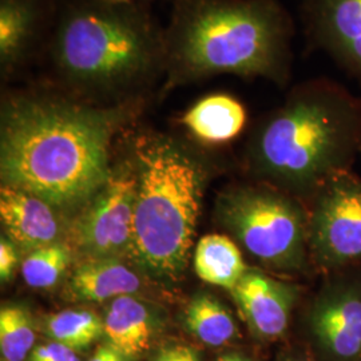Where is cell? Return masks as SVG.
I'll use <instances>...</instances> for the list:
<instances>
[{"label":"cell","instance_id":"4","mask_svg":"<svg viewBox=\"0 0 361 361\" xmlns=\"http://www.w3.org/2000/svg\"><path fill=\"white\" fill-rule=\"evenodd\" d=\"M361 154V98L329 78L295 86L285 104L265 116L246 147L258 176L314 193Z\"/></svg>","mask_w":361,"mask_h":361},{"label":"cell","instance_id":"28","mask_svg":"<svg viewBox=\"0 0 361 361\" xmlns=\"http://www.w3.org/2000/svg\"><path fill=\"white\" fill-rule=\"evenodd\" d=\"M290 361H308V360H290Z\"/></svg>","mask_w":361,"mask_h":361},{"label":"cell","instance_id":"25","mask_svg":"<svg viewBox=\"0 0 361 361\" xmlns=\"http://www.w3.org/2000/svg\"><path fill=\"white\" fill-rule=\"evenodd\" d=\"M123 356L116 352L111 345L109 347H99L95 350L94 356L89 361H119Z\"/></svg>","mask_w":361,"mask_h":361},{"label":"cell","instance_id":"11","mask_svg":"<svg viewBox=\"0 0 361 361\" xmlns=\"http://www.w3.org/2000/svg\"><path fill=\"white\" fill-rule=\"evenodd\" d=\"M317 343L338 360L361 357V281L341 279L324 288L310 310Z\"/></svg>","mask_w":361,"mask_h":361},{"label":"cell","instance_id":"15","mask_svg":"<svg viewBox=\"0 0 361 361\" xmlns=\"http://www.w3.org/2000/svg\"><path fill=\"white\" fill-rule=\"evenodd\" d=\"M141 286L140 277L113 258H91L79 264L70 276L67 292L77 301L102 302L133 296Z\"/></svg>","mask_w":361,"mask_h":361},{"label":"cell","instance_id":"6","mask_svg":"<svg viewBox=\"0 0 361 361\" xmlns=\"http://www.w3.org/2000/svg\"><path fill=\"white\" fill-rule=\"evenodd\" d=\"M219 219L253 257L277 271L308 268V222L302 207L271 188L241 186L222 195Z\"/></svg>","mask_w":361,"mask_h":361},{"label":"cell","instance_id":"19","mask_svg":"<svg viewBox=\"0 0 361 361\" xmlns=\"http://www.w3.org/2000/svg\"><path fill=\"white\" fill-rule=\"evenodd\" d=\"M44 332L52 341L74 350L90 347L104 335V320L87 310H66L46 317Z\"/></svg>","mask_w":361,"mask_h":361},{"label":"cell","instance_id":"12","mask_svg":"<svg viewBox=\"0 0 361 361\" xmlns=\"http://www.w3.org/2000/svg\"><path fill=\"white\" fill-rule=\"evenodd\" d=\"M231 293L250 334L271 341L286 332L300 289L249 269Z\"/></svg>","mask_w":361,"mask_h":361},{"label":"cell","instance_id":"14","mask_svg":"<svg viewBox=\"0 0 361 361\" xmlns=\"http://www.w3.org/2000/svg\"><path fill=\"white\" fill-rule=\"evenodd\" d=\"M180 125L195 141L222 145L235 140L247 122L245 104L229 92H210L180 116Z\"/></svg>","mask_w":361,"mask_h":361},{"label":"cell","instance_id":"3","mask_svg":"<svg viewBox=\"0 0 361 361\" xmlns=\"http://www.w3.org/2000/svg\"><path fill=\"white\" fill-rule=\"evenodd\" d=\"M295 22L280 0H173L158 95L219 75L292 78Z\"/></svg>","mask_w":361,"mask_h":361},{"label":"cell","instance_id":"17","mask_svg":"<svg viewBox=\"0 0 361 361\" xmlns=\"http://www.w3.org/2000/svg\"><path fill=\"white\" fill-rule=\"evenodd\" d=\"M194 271L207 284L232 292L249 268L238 246L229 237L207 234L195 246Z\"/></svg>","mask_w":361,"mask_h":361},{"label":"cell","instance_id":"5","mask_svg":"<svg viewBox=\"0 0 361 361\" xmlns=\"http://www.w3.org/2000/svg\"><path fill=\"white\" fill-rule=\"evenodd\" d=\"M128 149L137 171L130 257L153 277L176 280L193 246L207 176L204 159L178 138L154 131L131 137Z\"/></svg>","mask_w":361,"mask_h":361},{"label":"cell","instance_id":"24","mask_svg":"<svg viewBox=\"0 0 361 361\" xmlns=\"http://www.w3.org/2000/svg\"><path fill=\"white\" fill-rule=\"evenodd\" d=\"M154 361H201V356L189 345L171 344L159 349Z\"/></svg>","mask_w":361,"mask_h":361},{"label":"cell","instance_id":"2","mask_svg":"<svg viewBox=\"0 0 361 361\" xmlns=\"http://www.w3.org/2000/svg\"><path fill=\"white\" fill-rule=\"evenodd\" d=\"M38 70V82L87 104L145 101L165 75L164 28L152 4L61 0Z\"/></svg>","mask_w":361,"mask_h":361},{"label":"cell","instance_id":"21","mask_svg":"<svg viewBox=\"0 0 361 361\" xmlns=\"http://www.w3.org/2000/svg\"><path fill=\"white\" fill-rule=\"evenodd\" d=\"M71 261V252L58 241L28 253L22 264V276L28 286L35 289H50L65 274Z\"/></svg>","mask_w":361,"mask_h":361},{"label":"cell","instance_id":"29","mask_svg":"<svg viewBox=\"0 0 361 361\" xmlns=\"http://www.w3.org/2000/svg\"><path fill=\"white\" fill-rule=\"evenodd\" d=\"M119 361H125V360H123V357H122V359H121V360H119Z\"/></svg>","mask_w":361,"mask_h":361},{"label":"cell","instance_id":"26","mask_svg":"<svg viewBox=\"0 0 361 361\" xmlns=\"http://www.w3.org/2000/svg\"><path fill=\"white\" fill-rule=\"evenodd\" d=\"M217 361H253L252 359H249L247 356H245L244 353H240V352H229V353H225L222 356H219Z\"/></svg>","mask_w":361,"mask_h":361},{"label":"cell","instance_id":"22","mask_svg":"<svg viewBox=\"0 0 361 361\" xmlns=\"http://www.w3.org/2000/svg\"><path fill=\"white\" fill-rule=\"evenodd\" d=\"M28 361H80V359L77 350L58 341H50L32 349Z\"/></svg>","mask_w":361,"mask_h":361},{"label":"cell","instance_id":"16","mask_svg":"<svg viewBox=\"0 0 361 361\" xmlns=\"http://www.w3.org/2000/svg\"><path fill=\"white\" fill-rule=\"evenodd\" d=\"M104 328L110 345L126 359H135L150 347L152 316L135 297L114 298L106 313Z\"/></svg>","mask_w":361,"mask_h":361},{"label":"cell","instance_id":"8","mask_svg":"<svg viewBox=\"0 0 361 361\" xmlns=\"http://www.w3.org/2000/svg\"><path fill=\"white\" fill-rule=\"evenodd\" d=\"M137 197V171L128 159L113 168L110 180L97 194L75 225L77 245L90 258L131 256Z\"/></svg>","mask_w":361,"mask_h":361},{"label":"cell","instance_id":"7","mask_svg":"<svg viewBox=\"0 0 361 361\" xmlns=\"http://www.w3.org/2000/svg\"><path fill=\"white\" fill-rule=\"evenodd\" d=\"M310 258L324 271L361 259V178L337 173L314 194L308 222Z\"/></svg>","mask_w":361,"mask_h":361},{"label":"cell","instance_id":"9","mask_svg":"<svg viewBox=\"0 0 361 361\" xmlns=\"http://www.w3.org/2000/svg\"><path fill=\"white\" fill-rule=\"evenodd\" d=\"M61 0H0V79L22 80L38 70Z\"/></svg>","mask_w":361,"mask_h":361},{"label":"cell","instance_id":"10","mask_svg":"<svg viewBox=\"0 0 361 361\" xmlns=\"http://www.w3.org/2000/svg\"><path fill=\"white\" fill-rule=\"evenodd\" d=\"M300 18L308 51H323L361 82V0H302Z\"/></svg>","mask_w":361,"mask_h":361},{"label":"cell","instance_id":"27","mask_svg":"<svg viewBox=\"0 0 361 361\" xmlns=\"http://www.w3.org/2000/svg\"><path fill=\"white\" fill-rule=\"evenodd\" d=\"M111 1H121V3H138V4H152L154 0H111ZM173 1V0H168Z\"/></svg>","mask_w":361,"mask_h":361},{"label":"cell","instance_id":"18","mask_svg":"<svg viewBox=\"0 0 361 361\" xmlns=\"http://www.w3.org/2000/svg\"><path fill=\"white\" fill-rule=\"evenodd\" d=\"M189 332L209 347L217 348L237 336V325L229 310L212 295H197L185 310Z\"/></svg>","mask_w":361,"mask_h":361},{"label":"cell","instance_id":"13","mask_svg":"<svg viewBox=\"0 0 361 361\" xmlns=\"http://www.w3.org/2000/svg\"><path fill=\"white\" fill-rule=\"evenodd\" d=\"M0 219L7 237L28 253L59 241L61 224L56 210L22 189L1 183Z\"/></svg>","mask_w":361,"mask_h":361},{"label":"cell","instance_id":"1","mask_svg":"<svg viewBox=\"0 0 361 361\" xmlns=\"http://www.w3.org/2000/svg\"><path fill=\"white\" fill-rule=\"evenodd\" d=\"M145 101L97 106L44 83L6 91L0 113V177L55 210L89 205L113 173V141Z\"/></svg>","mask_w":361,"mask_h":361},{"label":"cell","instance_id":"20","mask_svg":"<svg viewBox=\"0 0 361 361\" xmlns=\"http://www.w3.org/2000/svg\"><path fill=\"white\" fill-rule=\"evenodd\" d=\"M35 329L31 313L22 305L0 310V352L3 361H25L35 348Z\"/></svg>","mask_w":361,"mask_h":361},{"label":"cell","instance_id":"23","mask_svg":"<svg viewBox=\"0 0 361 361\" xmlns=\"http://www.w3.org/2000/svg\"><path fill=\"white\" fill-rule=\"evenodd\" d=\"M19 264V255L16 245L8 237H1L0 240V279L3 283L11 280L13 271Z\"/></svg>","mask_w":361,"mask_h":361}]
</instances>
